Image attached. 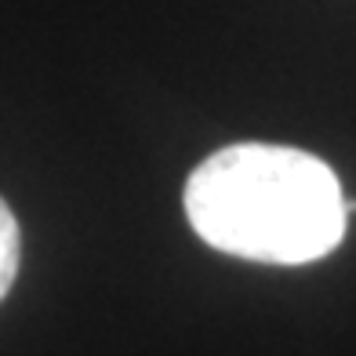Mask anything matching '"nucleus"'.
<instances>
[{
  "label": "nucleus",
  "instance_id": "f03ea898",
  "mask_svg": "<svg viewBox=\"0 0 356 356\" xmlns=\"http://www.w3.org/2000/svg\"><path fill=\"white\" fill-rule=\"evenodd\" d=\"M19 218L11 215V207L0 200V302H4V295L11 291L15 277H19Z\"/></svg>",
  "mask_w": 356,
  "mask_h": 356
},
{
  "label": "nucleus",
  "instance_id": "f257e3e1",
  "mask_svg": "<svg viewBox=\"0 0 356 356\" xmlns=\"http://www.w3.org/2000/svg\"><path fill=\"white\" fill-rule=\"evenodd\" d=\"M189 225L215 251L269 266H305L346 236V197L320 156L269 142L211 153L182 193Z\"/></svg>",
  "mask_w": 356,
  "mask_h": 356
}]
</instances>
